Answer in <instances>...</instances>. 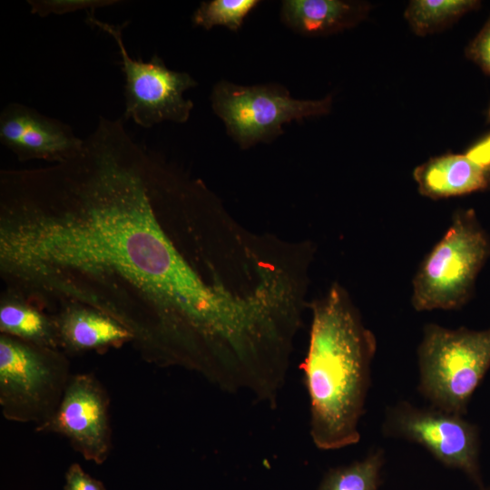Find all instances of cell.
Returning <instances> with one entry per match:
<instances>
[{"label": "cell", "mask_w": 490, "mask_h": 490, "mask_svg": "<svg viewBox=\"0 0 490 490\" xmlns=\"http://www.w3.org/2000/svg\"><path fill=\"white\" fill-rule=\"evenodd\" d=\"M83 140L65 161L3 172L1 276L42 311L113 318L162 362L234 303L240 262L226 206L122 117L101 116Z\"/></svg>", "instance_id": "obj_1"}, {"label": "cell", "mask_w": 490, "mask_h": 490, "mask_svg": "<svg viewBox=\"0 0 490 490\" xmlns=\"http://www.w3.org/2000/svg\"><path fill=\"white\" fill-rule=\"evenodd\" d=\"M309 309V345L299 368L309 399V435L317 448L337 450L360 439L377 339L338 282Z\"/></svg>", "instance_id": "obj_2"}, {"label": "cell", "mask_w": 490, "mask_h": 490, "mask_svg": "<svg viewBox=\"0 0 490 490\" xmlns=\"http://www.w3.org/2000/svg\"><path fill=\"white\" fill-rule=\"evenodd\" d=\"M417 357L419 393L431 407L465 416L490 368V328L449 329L426 324Z\"/></svg>", "instance_id": "obj_3"}, {"label": "cell", "mask_w": 490, "mask_h": 490, "mask_svg": "<svg viewBox=\"0 0 490 490\" xmlns=\"http://www.w3.org/2000/svg\"><path fill=\"white\" fill-rule=\"evenodd\" d=\"M490 255V240L473 210H458L442 239L424 258L413 279L417 311L456 309L473 293Z\"/></svg>", "instance_id": "obj_4"}, {"label": "cell", "mask_w": 490, "mask_h": 490, "mask_svg": "<svg viewBox=\"0 0 490 490\" xmlns=\"http://www.w3.org/2000/svg\"><path fill=\"white\" fill-rule=\"evenodd\" d=\"M71 376L58 350L0 336V406L11 421L36 426L59 405Z\"/></svg>", "instance_id": "obj_5"}, {"label": "cell", "mask_w": 490, "mask_h": 490, "mask_svg": "<svg viewBox=\"0 0 490 490\" xmlns=\"http://www.w3.org/2000/svg\"><path fill=\"white\" fill-rule=\"evenodd\" d=\"M211 102L228 135L247 150L275 140L284 132L285 123L329 113L333 99H296L279 83L246 86L220 80L212 88Z\"/></svg>", "instance_id": "obj_6"}, {"label": "cell", "mask_w": 490, "mask_h": 490, "mask_svg": "<svg viewBox=\"0 0 490 490\" xmlns=\"http://www.w3.org/2000/svg\"><path fill=\"white\" fill-rule=\"evenodd\" d=\"M85 22L107 33L117 44L125 79V121L132 120L141 127L151 128L162 122L184 123L189 120L194 105L183 93L198 85L191 74L169 69L158 54L146 62L132 58L122 37L129 21L109 24L97 19L94 12L90 11Z\"/></svg>", "instance_id": "obj_7"}, {"label": "cell", "mask_w": 490, "mask_h": 490, "mask_svg": "<svg viewBox=\"0 0 490 490\" xmlns=\"http://www.w3.org/2000/svg\"><path fill=\"white\" fill-rule=\"evenodd\" d=\"M382 433L422 446L445 466L462 471L478 490H488L479 464V429L464 416L399 401L387 408Z\"/></svg>", "instance_id": "obj_8"}, {"label": "cell", "mask_w": 490, "mask_h": 490, "mask_svg": "<svg viewBox=\"0 0 490 490\" xmlns=\"http://www.w3.org/2000/svg\"><path fill=\"white\" fill-rule=\"evenodd\" d=\"M108 393L93 374L71 376L54 413L36 426L65 437L86 460L103 464L112 449Z\"/></svg>", "instance_id": "obj_9"}, {"label": "cell", "mask_w": 490, "mask_h": 490, "mask_svg": "<svg viewBox=\"0 0 490 490\" xmlns=\"http://www.w3.org/2000/svg\"><path fill=\"white\" fill-rule=\"evenodd\" d=\"M0 142L20 162H60L77 154L84 140L68 124L27 105L11 103L0 114Z\"/></svg>", "instance_id": "obj_10"}, {"label": "cell", "mask_w": 490, "mask_h": 490, "mask_svg": "<svg viewBox=\"0 0 490 490\" xmlns=\"http://www.w3.org/2000/svg\"><path fill=\"white\" fill-rule=\"evenodd\" d=\"M53 318L59 347L67 352L105 350L134 339L132 333L119 321L90 308H68Z\"/></svg>", "instance_id": "obj_11"}, {"label": "cell", "mask_w": 490, "mask_h": 490, "mask_svg": "<svg viewBox=\"0 0 490 490\" xmlns=\"http://www.w3.org/2000/svg\"><path fill=\"white\" fill-rule=\"evenodd\" d=\"M413 175L419 192L431 199L465 195L490 185V172L468 152L431 158Z\"/></svg>", "instance_id": "obj_12"}, {"label": "cell", "mask_w": 490, "mask_h": 490, "mask_svg": "<svg viewBox=\"0 0 490 490\" xmlns=\"http://www.w3.org/2000/svg\"><path fill=\"white\" fill-rule=\"evenodd\" d=\"M369 9L368 3L361 1L284 0L280 20L302 35H328L356 26Z\"/></svg>", "instance_id": "obj_13"}, {"label": "cell", "mask_w": 490, "mask_h": 490, "mask_svg": "<svg viewBox=\"0 0 490 490\" xmlns=\"http://www.w3.org/2000/svg\"><path fill=\"white\" fill-rule=\"evenodd\" d=\"M2 334L22 340L58 349L59 341L54 318L36 307L23 300L8 298L0 307Z\"/></svg>", "instance_id": "obj_14"}, {"label": "cell", "mask_w": 490, "mask_h": 490, "mask_svg": "<svg viewBox=\"0 0 490 490\" xmlns=\"http://www.w3.org/2000/svg\"><path fill=\"white\" fill-rule=\"evenodd\" d=\"M480 5L475 0H414L405 11V18L412 31L423 36L451 25Z\"/></svg>", "instance_id": "obj_15"}, {"label": "cell", "mask_w": 490, "mask_h": 490, "mask_svg": "<svg viewBox=\"0 0 490 490\" xmlns=\"http://www.w3.org/2000/svg\"><path fill=\"white\" fill-rule=\"evenodd\" d=\"M384 463V450L373 449L360 460L328 469L317 490H378Z\"/></svg>", "instance_id": "obj_16"}, {"label": "cell", "mask_w": 490, "mask_h": 490, "mask_svg": "<svg viewBox=\"0 0 490 490\" xmlns=\"http://www.w3.org/2000/svg\"><path fill=\"white\" fill-rule=\"evenodd\" d=\"M258 0H209L202 1L191 16L195 26L210 30L221 25L238 32L247 15L260 5Z\"/></svg>", "instance_id": "obj_17"}, {"label": "cell", "mask_w": 490, "mask_h": 490, "mask_svg": "<svg viewBox=\"0 0 490 490\" xmlns=\"http://www.w3.org/2000/svg\"><path fill=\"white\" fill-rule=\"evenodd\" d=\"M32 14L41 17L80 10L93 11L119 3L118 0H27Z\"/></svg>", "instance_id": "obj_18"}, {"label": "cell", "mask_w": 490, "mask_h": 490, "mask_svg": "<svg viewBox=\"0 0 490 490\" xmlns=\"http://www.w3.org/2000/svg\"><path fill=\"white\" fill-rule=\"evenodd\" d=\"M466 54L490 76V17L467 45Z\"/></svg>", "instance_id": "obj_19"}, {"label": "cell", "mask_w": 490, "mask_h": 490, "mask_svg": "<svg viewBox=\"0 0 490 490\" xmlns=\"http://www.w3.org/2000/svg\"><path fill=\"white\" fill-rule=\"evenodd\" d=\"M64 490H105L103 483L83 471L79 464H72L65 474Z\"/></svg>", "instance_id": "obj_20"}, {"label": "cell", "mask_w": 490, "mask_h": 490, "mask_svg": "<svg viewBox=\"0 0 490 490\" xmlns=\"http://www.w3.org/2000/svg\"><path fill=\"white\" fill-rule=\"evenodd\" d=\"M489 120H490V111H489Z\"/></svg>", "instance_id": "obj_21"}, {"label": "cell", "mask_w": 490, "mask_h": 490, "mask_svg": "<svg viewBox=\"0 0 490 490\" xmlns=\"http://www.w3.org/2000/svg\"><path fill=\"white\" fill-rule=\"evenodd\" d=\"M488 490H490V488H488Z\"/></svg>", "instance_id": "obj_22"}]
</instances>
